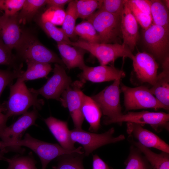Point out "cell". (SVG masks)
Listing matches in <instances>:
<instances>
[{
  "label": "cell",
  "mask_w": 169,
  "mask_h": 169,
  "mask_svg": "<svg viewBox=\"0 0 169 169\" xmlns=\"http://www.w3.org/2000/svg\"><path fill=\"white\" fill-rule=\"evenodd\" d=\"M53 72L52 76L40 88L37 90L30 88L29 90L37 95H40L47 99L59 101L62 93L73 82L62 65L55 63Z\"/></svg>",
  "instance_id": "7c38bea8"
},
{
  "label": "cell",
  "mask_w": 169,
  "mask_h": 169,
  "mask_svg": "<svg viewBox=\"0 0 169 169\" xmlns=\"http://www.w3.org/2000/svg\"><path fill=\"white\" fill-rule=\"evenodd\" d=\"M16 58L0 39V65H4L14 68L15 69H21L16 66Z\"/></svg>",
  "instance_id": "74e56055"
},
{
  "label": "cell",
  "mask_w": 169,
  "mask_h": 169,
  "mask_svg": "<svg viewBox=\"0 0 169 169\" xmlns=\"http://www.w3.org/2000/svg\"><path fill=\"white\" fill-rule=\"evenodd\" d=\"M18 13L13 16L4 14L0 16V39L11 50L17 49L23 35L18 19Z\"/></svg>",
  "instance_id": "2e32d148"
},
{
  "label": "cell",
  "mask_w": 169,
  "mask_h": 169,
  "mask_svg": "<svg viewBox=\"0 0 169 169\" xmlns=\"http://www.w3.org/2000/svg\"><path fill=\"white\" fill-rule=\"evenodd\" d=\"M84 153L66 154L58 157L57 165L53 169H84L82 161Z\"/></svg>",
  "instance_id": "83f0119b"
},
{
  "label": "cell",
  "mask_w": 169,
  "mask_h": 169,
  "mask_svg": "<svg viewBox=\"0 0 169 169\" xmlns=\"http://www.w3.org/2000/svg\"><path fill=\"white\" fill-rule=\"evenodd\" d=\"M69 44L89 52L97 59L100 65H106L119 57H128L132 60L134 57L128 48L119 43H94L78 40L71 41Z\"/></svg>",
  "instance_id": "3957f363"
},
{
  "label": "cell",
  "mask_w": 169,
  "mask_h": 169,
  "mask_svg": "<svg viewBox=\"0 0 169 169\" xmlns=\"http://www.w3.org/2000/svg\"><path fill=\"white\" fill-rule=\"evenodd\" d=\"M120 89L124 94V106L127 111L147 108L169 110V108L160 102L146 86L131 88L122 84Z\"/></svg>",
  "instance_id": "52a82bcc"
},
{
  "label": "cell",
  "mask_w": 169,
  "mask_h": 169,
  "mask_svg": "<svg viewBox=\"0 0 169 169\" xmlns=\"http://www.w3.org/2000/svg\"><path fill=\"white\" fill-rule=\"evenodd\" d=\"M131 11L137 23L144 29H146L152 23L151 16L142 12L127 0Z\"/></svg>",
  "instance_id": "f35d334b"
},
{
  "label": "cell",
  "mask_w": 169,
  "mask_h": 169,
  "mask_svg": "<svg viewBox=\"0 0 169 169\" xmlns=\"http://www.w3.org/2000/svg\"><path fill=\"white\" fill-rule=\"evenodd\" d=\"M39 24L47 35L57 43H63L69 44L71 41L64 33L61 28L57 27L50 22L41 18Z\"/></svg>",
  "instance_id": "4dcf8cb0"
},
{
  "label": "cell",
  "mask_w": 169,
  "mask_h": 169,
  "mask_svg": "<svg viewBox=\"0 0 169 169\" xmlns=\"http://www.w3.org/2000/svg\"><path fill=\"white\" fill-rule=\"evenodd\" d=\"M65 15V11L64 9L49 7L42 15L41 18L50 22L55 25H62Z\"/></svg>",
  "instance_id": "e575fe53"
},
{
  "label": "cell",
  "mask_w": 169,
  "mask_h": 169,
  "mask_svg": "<svg viewBox=\"0 0 169 169\" xmlns=\"http://www.w3.org/2000/svg\"><path fill=\"white\" fill-rule=\"evenodd\" d=\"M166 6L169 9V0H164L162 1Z\"/></svg>",
  "instance_id": "f6af8a7d"
},
{
  "label": "cell",
  "mask_w": 169,
  "mask_h": 169,
  "mask_svg": "<svg viewBox=\"0 0 169 169\" xmlns=\"http://www.w3.org/2000/svg\"><path fill=\"white\" fill-rule=\"evenodd\" d=\"M126 125L128 139L149 148H153L169 153V145L156 134L143 128L144 125L131 122H127Z\"/></svg>",
  "instance_id": "5bb4252c"
},
{
  "label": "cell",
  "mask_w": 169,
  "mask_h": 169,
  "mask_svg": "<svg viewBox=\"0 0 169 169\" xmlns=\"http://www.w3.org/2000/svg\"><path fill=\"white\" fill-rule=\"evenodd\" d=\"M17 49L20 57L25 61L49 64L54 63L64 66L61 59L56 54L31 35L23 34Z\"/></svg>",
  "instance_id": "5b68a950"
},
{
  "label": "cell",
  "mask_w": 169,
  "mask_h": 169,
  "mask_svg": "<svg viewBox=\"0 0 169 169\" xmlns=\"http://www.w3.org/2000/svg\"><path fill=\"white\" fill-rule=\"evenodd\" d=\"M7 169H12L10 166H8V167L7 168Z\"/></svg>",
  "instance_id": "bcb514c9"
},
{
  "label": "cell",
  "mask_w": 169,
  "mask_h": 169,
  "mask_svg": "<svg viewBox=\"0 0 169 169\" xmlns=\"http://www.w3.org/2000/svg\"><path fill=\"white\" fill-rule=\"evenodd\" d=\"M57 46L61 60L68 69L78 67L82 70L86 66L84 60L85 50L63 43H57Z\"/></svg>",
  "instance_id": "ffe728a7"
},
{
  "label": "cell",
  "mask_w": 169,
  "mask_h": 169,
  "mask_svg": "<svg viewBox=\"0 0 169 169\" xmlns=\"http://www.w3.org/2000/svg\"><path fill=\"white\" fill-rule=\"evenodd\" d=\"M132 60L135 75L138 81L141 83L154 85L158 68L154 58L146 52H139L134 56Z\"/></svg>",
  "instance_id": "4fadbf2b"
},
{
  "label": "cell",
  "mask_w": 169,
  "mask_h": 169,
  "mask_svg": "<svg viewBox=\"0 0 169 169\" xmlns=\"http://www.w3.org/2000/svg\"><path fill=\"white\" fill-rule=\"evenodd\" d=\"M27 68L18 78L21 80H32L46 78L52 69L49 63H43L32 61H25Z\"/></svg>",
  "instance_id": "cb8c5ba5"
},
{
  "label": "cell",
  "mask_w": 169,
  "mask_h": 169,
  "mask_svg": "<svg viewBox=\"0 0 169 169\" xmlns=\"http://www.w3.org/2000/svg\"><path fill=\"white\" fill-rule=\"evenodd\" d=\"M8 119L5 114L0 111V131L7 126L6 123Z\"/></svg>",
  "instance_id": "7bdbcfd3"
},
{
  "label": "cell",
  "mask_w": 169,
  "mask_h": 169,
  "mask_svg": "<svg viewBox=\"0 0 169 169\" xmlns=\"http://www.w3.org/2000/svg\"><path fill=\"white\" fill-rule=\"evenodd\" d=\"M115 130L113 127L101 134L86 131L82 129L74 128L70 130L71 138L75 143L81 144L84 150V155L88 156L94 151L104 145L123 141L124 135L114 136Z\"/></svg>",
  "instance_id": "8992f818"
},
{
  "label": "cell",
  "mask_w": 169,
  "mask_h": 169,
  "mask_svg": "<svg viewBox=\"0 0 169 169\" xmlns=\"http://www.w3.org/2000/svg\"><path fill=\"white\" fill-rule=\"evenodd\" d=\"M121 17L99 9L87 19L99 35L100 43H118L121 36Z\"/></svg>",
  "instance_id": "277c9868"
},
{
  "label": "cell",
  "mask_w": 169,
  "mask_h": 169,
  "mask_svg": "<svg viewBox=\"0 0 169 169\" xmlns=\"http://www.w3.org/2000/svg\"><path fill=\"white\" fill-rule=\"evenodd\" d=\"M125 0H103L100 9L113 14L121 16Z\"/></svg>",
  "instance_id": "8d00e7d4"
},
{
  "label": "cell",
  "mask_w": 169,
  "mask_h": 169,
  "mask_svg": "<svg viewBox=\"0 0 169 169\" xmlns=\"http://www.w3.org/2000/svg\"><path fill=\"white\" fill-rule=\"evenodd\" d=\"M146 46L155 59L162 64L169 57V28L152 23L144 30Z\"/></svg>",
  "instance_id": "30bf717a"
},
{
  "label": "cell",
  "mask_w": 169,
  "mask_h": 169,
  "mask_svg": "<svg viewBox=\"0 0 169 169\" xmlns=\"http://www.w3.org/2000/svg\"><path fill=\"white\" fill-rule=\"evenodd\" d=\"M93 169H112L98 155H93Z\"/></svg>",
  "instance_id": "60d3db41"
},
{
  "label": "cell",
  "mask_w": 169,
  "mask_h": 169,
  "mask_svg": "<svg viewBox=\"0 0 169 169\" xmlns=\"http://www.w3.org/2000/svg\"><path fill=\"white\" fill-rule=\"evenodd\" d=\"M84 84L80 80L72 82L62 93L59 100L64 107L68 109L75 128L77 129H82L84 119L82 112L84 93L81 90Z\"/></svg>",
  "instance_id": "8fae6325"
},
{
  "label": "cell",
  "mask_w": 169,
  "mask_h": 169,
  "mask_svg": "<svg viewBox=\"0 0 169 169\" xmlns=\"http://www.w3.org/2000/svg\"><path fill=\"white\" fill-rule=\"evenodd\" d=\"M50 131L63 148L69 150L76 149L70 136L66 121L50 116L44 119Z\"/></svg>",
  "instance_id": "d6986e66"
},
{
  "label": "cell",
  "mask_w": 169,
  "mask_h": 169,
  "mask_svg": "<svg viewBox=\"0 0 169 169\" xmlns=\"http://www.w3.org/2000/svg\"><path fill=\"white\" fill-rule=\"evenodd\" d=\"M9 87L10 92L8 99L2 104L3 112L8 118L22 115L32 106L38 109H41L44 101L38 99V95L27 88L24 82L17 78L16 83Z\"/></svg>",
  "instance_id": "7a4b0ae2"
},
{
  "label": "cell",
  "mask_w": 169,
  "mask_h": 169,
  "mask_svg": "<svg viewBox=\"0 0 169 169\" xmlns=\"http://www.w3.org/2000/svg\"><path fill=\"white\" fill-rule=\"evenodd\" d=\"M23 71L21 69L3 70L0 69V98L6 87L12 84L13 80L18 78ZM0 111L3 112V108L0 102Z\"/></svg>",
  "instance_id": "836d02e7"
},
{
  "label": "cell",
  "mask_w": 169,
  "mask_h": 169,
  "mask_svg": "<svg viewBox=\"0 0 169 169\" xmlns=\"http://www.w3.org/2000/svg\"><path fill=\"white\" fill-rule=\"evenodd\" d=\"M82 112L84 118L90 125L89 130L92 132L98 131L100 127L102 112L91 97L84 94L82 98Z\"/></svg>",
  "instance_id": "7402d4cb"
},
{
  "label": "cell",
  "mask_w": 169,
  "mask_h": 169,
  "mask_svg": "<svg viewBox=\"0 0 169 169\" xmlns=\"http://www.w3.org/2000/svg\"><path fill=\"white\" fill-rule=\"evenodd\" d=\"M121 31L123 40L122 44L132 52L139 39L138 24L127 2L125 0L121 17Z\"/></svg>",
  "instance_id": "ac0fdd59"
},
{
  "label": "cell",
  "mask_w": 169,
  "mask_h": 169,
  "mask_svg": "<svg viewBox=\"0 0 169 169\" xmlns=\"http://www.w3.org/2000/svg\"><path fill=\"white\" fill-rule=\"evenodd\" d=\"M78 18L75 1L72 0L68 4L61 28L69 38H73L75 35L74 30L76 20Z\"/></svg>",
  "instance_id": "f1b7e54d"
},
{
  "label": "cell",
  "mask_w": 169,
  "mask_h": 169,
  "mask_svg": "<svg viewBox=\"0 0 169 169\" xmlns=\"http://www.w3.org/2000/svg\"><path fill=\"white\" fill-rule=\"evenodd\" d=\"M37 109L33 107L30 111H27L14 123L0 131V139L4 143L19 140L23 133L30 126L34 124L38 117Z\"/></svg>",
  "instance_id": "9a60e30c"
},
{
  "label": "cell",
  "mask_w": 169,
  "mask_h": 169,
  "mask_svg": "<svg viewBox=\"0 0 169 169\" xmlns=\"http://www.w3.org/2000/svg\"><path fill=\"white\" fill-rule=\"evenodd\" d=\"M79 74L80 81L84 83L86 81L100 83L114 81L125 76L124 72L112 65H100L95 67L85 66Z\"/></svg>",
  "instance_id": "e0dca14e"
},
{
  "label": "cell",
  "mask_w": 169,
  "mask_h": 169,
  "mask_svg": "<svg viewBox=\"0 0 169 169\" xmlns=\"http://www.w3.org/2000/svg\"><path fill=\"white\" fill-rule=\"evenodd\" d=\"M27 147L33 151L39 158L41 169H46L48 164L54 159L62 155L78 152L83 153L81 146L73 150H69L63 148L58 144L43 141L32 136L29 134H25L23 139L13 142L4 143L0 141V150L4 149L8 152L10 151H23L21 146Z\"/></svg>",
  "instance_id": "6da1fadb"
},
{
  "label": "cell",
  "mask_w": 169,
  "mask_h": 169,
  "mask_svg": "<svg viewBox=\"0 0 169 169\" xmlns=\"http://www.w3.org/2000/svg\"><path fill=\"white\" fill-rule=\"evenodd\" d=\"M150 1L152 23L165 28H169V9L162 1L159 0Z\"/></svg>",
  "instance_id": "d4e9b609"
},
{
  "label": "cell",
  "mask_w": 169,
  "mask_h": 169,
  "mask_svg": "<svg viewBox=\"0 0 169 169\" xmlns=\"http://www.w3.org/2000/svg\"><path fill=\"white\" fill-rule=\"evenodd\" d=\"M121 78L114 80L97 94L91 97L105 115V119H111L123 114L120 101Z\"/></svg>",
  "instance_id": "9c48e42d"
},
{
  "label": "cell",
  "mask_w": 169,
  "mask_h": 169,
  "mask_svg": "<svg viewBox=\"0 0 169 169\" xmlns=\"http://www.w3.org/2000/svg\"><path fill=\"white\" fill-rule=\"evenodd\" d=\"M128 140L131 144L138 148L144 154L152 169H169V153L161 151L157 153L134 140Z\"/></svg>",
  "instance_id": "603a6c76"
},
{
  "label": "cell",
  "mask_w": 169,
  "mask_h": 169,
  "mask_svg": "<svg viewBox=\"0 0 169 169\" xmlns=\"http://www.w3.org/2000/svg\"><path fill=\"white\" fill-rule=\"evenodd\" d=\"M162 64V71L157 75L155 84L149 89L160 102L169 108V57Z\"/></svg>",
  "instance_id": "44dd1931"
},
{
  "label": "cell",
  "mask_w": 169,
  "mask_h": 169,
  "mask_svg": "<svg viewBox=\"0 0 169 169\" xmlns=\"http://www.w3.org/2000/svg\"><path fill=\"white\" fill-rule=\"evenodd\" d=\"M128 1L141 11L151 16L150 0H128Z\"/></svg>",
  "instance_id": "ab89813d"
},
{
  "label": "cell",
  "mask_w": 169,
  "mask_h": 169,
  "mask_svg": "<svg viewBox=\"0 0 169 169\" xmlns=\"http://www.w3.org/2000/svg\"><path fill=\"white\" fill-rule=\"evenodd\" d=\"M25 0H0V10L4 14L13 16L18 13L22 9Z\"/></svg>",
  "instance_id": "d590c367"
},
{
  "label": "cell",
  "mask_w": 169,
  "mask_h": 169,
  "mask_svg": "<svg viewBox=\"0 0 169 169\" xmlns=\"http://www.w3.org/2000/svg\"><path fill=\"white\" fill-rule=\"evenodd\" d=\"M46 0H25L23 6L18 13L19 24H25L33 17L39 10L46 4Z\"/></svg>",
  "instance_id": "4316f807"
},
{
  "label": "cell",
  "mask_w": 169,
  "mask_h": 169,
  "mask_svg": "<svg viewBox=\"0 0 169 169\" xmlns=\"http://www.w3.org/2000/svg\"><path fill=\"white\" fill-rule=\"evenodd\" d=\"M71 0H46V4L49 7L64 9V6L72 1Z\"/></svg>",
  "instance_id": "b9f144b4"
},
{
  "label": "cell",
  "mask_w": 169,
  "mask_h": 169,
  "mask_svg": "<svg viewBox=\"0 0 169 169\" xmlns=\"http://www.w3.org/2000/svg\"><path fill=\"white\" fill-rule=\"evenodd\" d=\"M75 35L79 36L84 40L90 43H100L99 35L92 24L88 20H84L75 26Z\"/></svg>",
  "instance_id": "f546056e"
},
{
  "label": "cell",
  "mask_w": 169,
  "mask_h": 169,
  "mask_svg": "<svg viewBox=\"0 0 169 169\" xmlns=\"http://www.w3.org/2000/svg\"><path fill=\"white\" fill-rule=\"evenodd\" d=\"M131 122L144 125H149L156 132L164 129L169 131V114L163 112H152L143 110L139 112H130L111 119H105L104 123Z\"/></svg>",
  "instance_id": "ba28073f"
},
{
  "label": "cell",
  "mask_w": 169,
  "mask_h": 169,
  "mask_svg": "<svg viewBox=\"0 0 169 169\" xmlns=\"http://www.w3.org/2000/svg\"><path fill=\"white\" fill-rule=\"evenodd\" d=\"M125 169H152L147 159L137 147L131 144L125 162Z\"/></svg>",
  "instance_id": "484cf974"
},
{
  "label": "cell",
  "mask_w": 169,
  "mask_h": 169,
  "mask_svg": "<svg viewBox=\"0 0 169 169\" xmlns=\"http://www.w3.org/2000/svg\"><path fill=\"white\" fill-rule=\"evenodd\" d=\"M76 8L78 18L87 19L92 15L95 10L100 9L102 0H75Z\"/></svg>",
  "instance_id": "1f68e13d"
},
{
  "label": "cell",
  "mask_w": 169,
  "mask_h": 169,
  "mask_svg": "<svg viewBox=\"0 0 169 169\" xmlns=\"http://www.w3.org/2000/svg\"><path fill=\"white\" fill-rule=\"evenodd\" d=\"M4 161L12 169H38L35 161L28 156H17L11 158H6Z\"/></svg>",
  "instance_id": "d6a6232c"
},
{
  "label": "cell",
  "mask_w": 169,
  "mask_h": 169,
  "mask_svg": "<svg viewBox=\"0 0 169 169\" xmlns=\"http://www.w3.org/2000/svg\"><path fill=\"white\" fill-rule=\"evenodd\" d=\"M7 152L5 150H0V161L2 160H4L6 157L4 156L5 154Z\"/></svg>",
  "instance_id": "ee69618b"
}]
</instances>
